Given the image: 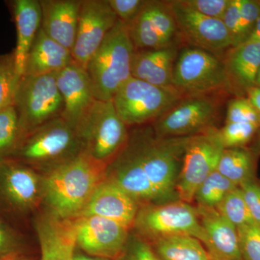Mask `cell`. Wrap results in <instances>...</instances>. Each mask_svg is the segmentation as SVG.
<instances>
[{
	"mask_svg": "<svg viewBox=\"0 0 260 260\" xmlns=\"http://www.w3.org/2000/svg\"><path fill=\"white\" fill-rule=\"evenodd\" d=\"M107 167V164L83 153L42 175L44 210L61 218L79 216L106 179Z\"/></svg>",
	"mask_w": 260,
	"mask_h": 260,
	"instance_id": "6da1fadb",
	"label": "cell"
},
{
	"mask_svg": "<svg viewBox=\"0 0 260 260\" xmlns=\"http://www.w3.org/2000/svg\"><path fill=\"white\" fill-rule=\"evenodd\" d=\"M190 137L158 138L153 127L140 128L129 134L126 146L139 162L162 203L179 200L176 188Z\"/></svg>",
	"mask_w": 260,
	"mask_h": 260,
	"instance_id": "7a4b0ae2",
	"label": "cell"
},
{
	"mask_svg": "<svg viewBox=\"0 0 260 260\" xmlns=\"http://www.w3.org/2000/svg\"><path fill=\"white\" fill-rule=\"evenodd\" d=\"M83 153L76 129L60 116L25 135L8 158L44 175Z\"/></svg>",
	"mask_w": 260,
	"mask_h": 260,
	"instance_id": "3957f363",
	"label": "cell"
},
{
	"mask_svg": "<svg viewBox=\"0 0 260 260\" xmlns=\"http://www.w3.org/2000/svg\"><path fill=\"white\" fill-rule=\"evenodd\" d=\"M135 51L126 24L118 20L87 64L96 100L112 101L118 90L132 78Z\"/></svg>",
	"mask_w": 260,
	"mask_h": 260,
	"instance_id": "277c9868",
	"label": "cell"
},
{
	"mask_svg": "<svg viewBox=\"0 0 260 260\" xmlns=\"http://www.w3.org/2000/svg\"><path fill=\"white\" fill-rule=\"evenodd\" d=\"M56 77V73H51L23 75L20 78L13 104L18 116L19 141L61 116L64 104Z\"/></svg>",
	"mask_w": 260,
	"mask_h": 260,
	"instance_id": "5b68a950",
	"label": "cell"
},
{
	"mask_svg": "<svg viewBox=\"0 0 260 260\" xmlns=\"http://www.w3.org/2000/svg\"><path fill=\"white\" fill-rule=\"evenodd\" d=\"M43 177L12 158L0 160V216L14 225L42 206Z\"/></svg>",
	"mask_w": 260,
	"mask_h": 260,
	"instance_id": "8992f818",
	"label": "cell"
},
{
	"mask_svg": "<svg viewBox=\"0 0 260 260\" xmlns=\"http://www.w3.org/2000/svg\"><path fill=\"white\" fill-rule=\"evenodd\" d=\"M84 153L109 164L126 144L127 126L116 112L112 101L95 100L77 127Z\"/></svg>",
	"mask_w": 260,
	"mask_h": 260,
	"instance_id": "52a82bcc",
	"label": "cell"
},
{
	"mask_svg": "<svg viewBox=\"0 0 260 260\" xmlns=\"http://www.w3.org/2000/svg\"><path fill=\"white\" fill-rule=\"evenodd\" d=\"M132 230L148 243L179 235L197 238L203 244L206 239L196 207L179 200L141 205Z\"/></svg>",
	"mask_w": 260,
	"mask_h": 260,
	"instance_id": "ba28073f",
	"label": "cell"
},
{
	"mask_svg": "<svg viewBox=\"0 0 260 260\" xmlns=\"http://www.w3.org/2000/svg\"><path fill=\"white\" fill-rule=\"evenodd\" d=\"M181 98L174 88L155 86L132 77L112 101L121 120L132 126L156 120L177 105Z\"/></svg>",
	"mask_w": 260,
	"mask_h": 260,
	"instance_id": "9c48e42d",
	"label": "cell"
},
{
	"mask_svg": "<svg viewBox=\"0 0 260 260\" xmlns=\"http://www.w3.org/2000/svg\"><path fill=\"white\" fill-rule=\"evenodd\" d=\"M172 85L181 95L191 96L232 89L223 61L198 48H186L177 56Z\"/></svg>",
	"mask_w": 260,
	"mask_h": 260,
	"instance_id": "30bf717a",
	"label": "cell"
},
{
	"mask_svg": "<svg viewBox=\"0 0 260 260\" xmlns=\"http://www.w3.org/2000/svg\"><path fill=\"white\" fill-rule=\"evenodd\" d=\"M223 149L218 129L214 126L190 137L184 150L176 188L179 200L190 204L194 201L200 184L216 170Z\"/></svg>",
	"mask_w": 260,
	"mask_h": 260,
	"instance_id": "8fae6325",
	"label": "cell"
},
{
	"mask_svg": "<svg viewBox=\"0 0 260 260\" xmlns=\"http://www.w3.org/2000/svg\"><path fill=\"white\" fill-rule=\"evenodd\" d=\"M217 112L213 99L204 95L190 96L155 120L153 129L158 138L192 136L213 127Z\"/></svg>",
	"mask_w": 260,
	"mask_h": 260,
	"instance_id": "7c38bea8",
	"label": "cell"
},
{
	"mask_svg": "<svg viewBox=\"0 0 260 260\" xmlns=\"http://www.w3.org/2000/svg\"><path fill=\"white\" fill-rule=\"evenodd\" d=\"M76 247L88 255L115 259L124 249L131 230L102 217L73 219Z\"/></svg>",
	"mask_w": 260,
	"mask_h": 260,
	"instance_id": "4fadbf2b",
	"label": "cell"
},
{
	"mask_svg": "<svg viewBox=\"0 0 260 260\" xmlns=\"http://www.w3.org/2000/svg\"><path fill=\"white\" fill-rule=\"evenodd\" d=\"M108 0H82L76 39L72 54L75 62L87 64L118 21Z\"/></svg>",
	"mask_w": 260,
	"mask_h": 260,
	"instance_id": "5bb4252c",
	"label": "cell"
},
{
	"mask_svg": "<svg viewBox=\"0 0 260 260\" xmlns=\"http://www.w3.org/2000/svg\"><path fill=\"white\" fill-rule=\"evenodd\" d=\"M126 26L135 50L173 45L179 32L168 1L148 0L139 15Z\"/></svg>",
	"mask_w": 260,
	"mask_h": 260,
	"instance_id": "9a60e30c",
	"label": "cell"
},
{
	"mask_svg": "<svg viewBox=\"0 0 260 260\" xmlns=\"http://www.w3.org/2000/svg\"><path fill=\"white\" fill-rule=\"evenodd\" d=\"M168 3L178 30L195 48L214 54L232 47L230 36L222 20L200 14L185 6L181 0Z\"/></svg>",
	"mask_w": 260,
	"mask_h": 260,
	"instance_id": "2e32d148",
	"label": "cell"
},
{
	"mask_svg": "<svg viewBox=\"0 0 260 260\" xmlns=\"http://www.w3.org/2000/svg\"><path fill=\"white\" fill-rule=\"evenodd\" d=\"M56 83L62 98V117L77 129L96 99L86 70L73 61L56 73Z\"/></svg>",
	"mask_w": 260,
	"mask_h": 260,
	"instance_id": "e0dca14e",
	"label": "cell"
},
{
	"mask_svg": "<svg viewBox=\"0 0 260 260\" xmlns=\"http://www.w3.org/2000/svg\"><path fill=\"white\" fill-rule=\"evenodd\" d=\"M140 208V203L135 198L116 183L106 178L98 186L78 217H102L132 230Z\"/></svg>",
	"mask_w": 260,
	"mask_h": 260,
	"instance_id": "ac0fdd59",
	"label": "cell"
},
{
	"mask_svg": "<svg viewBox=\"0 0 260 260\" xmlns=\"http://www.w3.org/2000/svg\"><path fill=\"white\" fill-rule=\"evenodd\" d=\"M106 178L131 195L140 206L162 203L139 162L126 145L107 164Z\"/></svg>",
	"mask_w": 260,
	"mask_h": 260,
	"instance_id": "d6986e66",
	"label": "cell"
},
{
	"mask_svg": "<svg viewBox=\"0 0 260 260\" xmlns=\"http://www.w3.org/2000/svg\"><path fill=\"white\" fill-rule=\"evenodd\" d=\"M40 260H73L76 243L73 219L59 218L46 210L35 219Z\"/></svg>",
	"mask_w": 260,
	"mask_h": 260,
	"instance_id": "ffe728a7",
	"label": "cell"
},
{
	"mask_svg": "<svg viewBox=\"0 0 260 260\" xmlns=\"http://www.w3.org/2000/svg\"><path fill=\"white\" fill-rule=\"evenodd\" d=\"M41 28L51 39L73 51L82 0H40Z\"/></svg>",
	"mask_w": 260,
	"mask_h": 260,
	"instance_id": "44dd1931",
	"label": "cell"
},
{
	"mask_svg": "<svg viewBox=\"0 0 260 260\" xmlns=\"http://www.w3.org/2000/svg\"><path fill=\"white\" fill-rule=\"evenodd\" d=\"M196 209L206 237L203 245L210 255L218 260H242L237 228L215 208Z\"/></svg>",
	"mask_w": 260,
	"mask_h": 260,
	"instance_id": "7402d4cb",
	"label": "cell"
},
{
	"mask_svg": "<svg viewBox=\"0 0 260 260\" xmlns=\"http://www.w3.org/2000/svg\"><path fill=\"white\" fill-rule=\"evenodd\" d=\"M174 44L156 49L135 50L132 77L162 88H172L173 73L177 59Z\"/></svg>",
	"mask_w": 260,
	"mask_h": 260,
	"instance_id": "603a6c76",
	"label": "cell"
},
{
	"mask_svg": "<svg viewBox=\"0 0 260 260\" xmlns=\"http://www.w3.org/2000/svg\"><path fill=\"white\" fill-rule=\"evenodd\" d=\"M10 5L17 32L15 67L23 77L27 56L42 25V8L39 0H15Z\"/></svg>",
	"mask_w": 260,
	"mask_h": 260,
	"instance_id": "cb8c5ba5",
	"label": "cell"
},
{
	"mask_svg": "<svg viewBox=\"0 0 260 260\" xmlns=\"http://www.w3.org/2000/svg\"><path fill=\"white\" fill-rule=\"evenodd\" d=\"M223 62L232 90L246 93L256 85L260 68V43L247 40L230 48Z\"/></svg>",
	"mask_w": 260,
	"mask_h": 260,
	"instance_id": "d4e9b609",
	"label": "cell"
},
{
	"mask_svg": "<svg viewBox=\"0 0 260 260\" xmlns=\"http://www.w3.org/2000/svg\"><path fill=\"white\" fill-rule=\"evenodd\" d=\"M73 61L71 51L53 40L40 28L27 56L23 75L57 73Z\"/></svg>",
	"mask_w": 260,
	"mask_h": 260,
	"instance_id": "484cf974",
	"label": "cell"
},
{
	"mask_svg": "<svg viewBox=\"0 0 260 260\" xmlns=\"http://www.w3.org/2000/svg\"><path fill=\"white\" fill-rule=\"evenodd\" d=\"M258 153L244 148L223 149L216 170L234 185L256 179Z\"/></svg>",
	"mask_w": 260,
	"mask_h": 260,
	"instance_id": "4316f807",
	"label": "cell"
},
{
	"mask_svg": "<svg viewBox=\"0 0 260 260\" xmlns=\"http://www.w3.org/2000/svg\"><path fill=\"white\" fill-rule=\"evenodd\" d=\"M149 244L160 260H210L211 257L201 241L191 236L160 238Z\"/></svg>",
	"mask_w": 260,
	"mask_h": 260,
	"instance_id": "83f0119b",
	"label": "cell"
},
{
	"mask_svg": "<svg viewBox=\"0 0 260 260\" xmlns=\"http://www.w3.org/2000/svg\"><path fill=\"white\" fill-rule=\"evenodd\" d=\"M235 187L237 186L215 170L198 188L194 201L198 205L197 207L215 208L225 195Z\"/></svg>",
	"mask_w": 260,
	"mask_h": 260,
	"instance_id": "f1b7e54d",
	"label": "cell"
},
{
	"mask_svg": "<svg viewBox=\"0 0 260 260\" xmlns=\"http://www.w3.org/2000/svg\"><path fill=\"white\" fill-rule=\"evenodd\" d=\"M215 209L237 228L254 222L239 186L229 191Z\"/></svg>",
	"mask_w": 260,
	"mask_h": 260,
	"instance_id": "f546056e",
	"label": "cell"
},
{
	"mask_svg": "<svg viewBox=\"0 0 260 260\" xmlns=\"http://www.w3.org/2000/svg\"><path fill=\"white\" fill-rule=\"evenodd\" d=\"M20 78L15 67L14 53L0 55V111L14 104Z\"/></svg>",
	"mask_w": 260,
	"mask_h": 260,
	"instance_id": "4dcf8cb0",
	"label": "cell"
},
{
	"mask_svg": "<svg viewBox=\"0 0 260 260\" xmlns=\"http://www.w3.org/2000/svg\"><path fill=\"white\" fill-rule=\"evenodd\" d=\"M20 140L18 116L14 106L0 111V160L10 158Z\"/></svg>",
	"mask_w": 260,
	"mask_h": 260,
	"instance_id": "1f68e13d",
	"label": "cell"
},
{
	"mask_svg": "<svg viewBox=\"0 0 260 260\" xmlns=\"http://www.w3.org/2000/svg\"><path fill=\"white\" fill-rule=\"evenodd\" d=\"M259 126L248 123H225L218 129L224 149L244 148L252 140Z\"/></svg>",
	"mask_w": 260,
	"mask_h": 260,
	"instance_id": "d6a6232c",
	"label": "cell"
},
{
	"mask_svg": "<svg viewBox=\"0 0 260 260\" xmlns=\"http://www.w3.org/2000/svg\"><path fill=\"white\" fill-rule=\"evenodd\" d=\"M25 253L26 244L23 234L0 216V260Z\"/></svg>",
	"mask_w": 260,
	"mask_h": 260,
	"instance_id": "836d02e7",
	"label": "cell"
},
{
	"mask_svg": "<svg viewBox=\"0 0 260 260\" xmlns=\"http://www.w3.org/2000/svg\"><path fill=\"white\" fill-rule=\"evenodd\" d=\"M237 231L242 260H260V224L253 222Z\"/></svg>",
	"mask_w": 260,
	"mask_h": 260,
	"instance_id": "e575fe53",
	"label": "cell"
},
{
	"mask_svg": "<svg viewBox=\"0 0 260 260\" xmlns=\"http://www.w3.org/2000/svg\"><path fill=\"white\" fill-rule=\"evenodd\" d=\"M225 123H248L260 127V114L247 98H237L228 104Z\"/></svg>",
	"mask_w": 260,
	"mask_h": 260,
	"instance_id": "d590c367",
	"label": "cell"
},
{
	"mask_svg": "<svg viewBox=\"0 0 260 260\" xmlns=\"http://www.w3.org/2000/svg\"><path fill=\"white\" fill-rule=\"evenodd\" d=\"M114 260L160 259L155 254L151 245L131 230L124 249Z\"/></svg>",
	"mask_w": 260,
	"mask_h": 260,
	"instance_id": "8d00e7d4",
	"label": "cell"
},
{
	"mask_svg": "<svg viewBox=\"0 0 260 260\" xmlns=\"http://www.w3.org/2000/svg\"><path fill=\"white\" fill-rule=\"evenodd\" d=\"M259 16L260 5L258 1L240 0L239 44L238 45L249 39Z\"/></svg>",
	"mask_w": 260,
	"mask_h": 260,
	"instance_id": "74e56055",
	"label": "cell"
},
{
	"mask_svg": "<svg viewBox=\"0 0 260 260\" xmlns=\"http://www.w3.org/2000/svg\"><path fill=\"white\" fill-rule=\"evenodd\" d=\"M181 2L200 14L221 20L230 0H181Z\"/></svg>",
	"mask_w": 260,
	"mask_h": 260,
	"instance_id": "f35d334b",
	"label": "cell"
},
{
	"mask_svg": "<svg viewBox=\"0 0 260 260\" xmlns=\"http://www.w3.org/2000/svg\"><path fill=\"white\" fill-rule=\"evenodd\" d=\"M147 1L148 0H108V3L118 19L127 24L139 15Z\"/></svg>",
	"mask_w": 260,
	"mask_h": 260,
	"instance_id": "ab89813d",
	"label": "cell"
},
{
	"mask_svg": "<svg viewBox=\"0 0 260 260\" xmlns=\"http://www.w3.org/2000/svg\"><path fill=\"white\" fill-rule=\"evenodd\" d=\"M253 220L260 224V181L254 179L239 186Z\"/></svg>",
	"mask_w": 260,
	"mask_h": 260,
	"instance_id": "60d3db41",
	"label": "cell"
},
{
	"mask_svg": "<svg viewBox=\"0 0 260 260\" xmlns=\"http://www.w3.org/2000/svg\"><path fill=\"white\" fill-rule=\"evenodd\" d=\"M239 16L240 0H230L221 20L230 36L232 47L239 44Z\"/></svg>",
	"mask_w": 260,
	"mask_h": 260,
	"instance_id": "b9f144b4",
	"label": "cell"
},
{
	"mask_svg": "<svg viewBox=\"0 0 260 260\" xmlns=\"http://www.w3.org/2000/svg\"><path fill=\"white\" fill-rule=\"evenodd\" d=\"M247 99L250 101L256 110L260 114V86H254L249 89L247 92Z\"/></svg>",
	"mask_w": 260,
	"mask_h": 260,
	"instance_id": "7bdbcfd3",
	"label": "cell"
},
{
	"mask_svg": "<svg viewBox=\"0 0 260 260\" xmlns=\"http://www.w3.org/2000/svg\"><path fill=\"white\" fill-rule=\"evenodd\" d=\"M73 260H110L104 259V258L97 257V256H93L85 254L83 251H80L76 247L73 255Z\"/></svg>",
	"mask_w": 260,
	"mask_h": 260,
	"instance_id": "ee69618b",
	"label": "cell"
},
{
	"mask_svg": "<svg viewBox=\"0 0 260 260\" xmlns=\"http://www.w3.org/2000/svg\"><path fill=\"white\" fill-rule=\"evenodd\" d=\"M248 40L255 41V42L260 43V16L258 18L254 30L251 32Z\"/></svg>",
	"mask_w": 260,
	"mask_h": 260,
	"instance_id": "f6af8a7d",
	"label": "cell"
},
{
	"mask_svg": "<svg viewBox=\"0 0 260 260\" xmlns=\"http://www.w3.org/2000/svg\"><path fill=\"white\" fill-rule=\"evenodd\" d=\"M3 260H34V259H32V258L30 257V256H29L28 255V254H26V253H25V254H18V255L11 256V257L7 258V259H3Z\"/></svg>",
	"mask_w": 260,
	"mask_h": 260,
	"instance_id": "bcb514c9",
	"label": "cell"
},
{
	"mask_svg": "<svg viewBox=\"0 0 260 260\" xmlns=\"http://www.w3.org/2000/svg\"><path fill=\"white\" fill-rule=\"evenodd\" d=\"M254 151L256 152V153H257L258 154L260 153V135L259 137V139L257 140V144H256V150H254Z\"/></svg>",
	"mask_w": 260,
	"mask_h": 260,
	"instance_id": "7dc6e473",
	"label": "cell"
},
{
	"mask_svg": "<svg viewBox=\"0 0 260 260\" xmlns=\"http://www.w3.org/2000/svg\"><path fill=\"white\" fill-rule=\"evenodd\" d=\"M255 86H260V68L259 73H258L257 77H256Z\"/></svg>",
	"mask_w": 260,
	"mask_h": 260,
	"instance_id": "c3c4849f",
	"label": "cell"
},
{
	"mask_svg": "<svg viewBox=\"0 0 260 260\" xmlns=\"http://www.w3.org/2000/svg\"><path fill=\"white\" fill-rule=\"evenodd\" d=\"M210 260H218V259H215V258H214V257H213V256H211V257H210Z\"/></svg>",
	"mask_w": 260,
	"mask_h": 260,
	"instance_id": "681fc988",
	"label": "cell"
},
{
	"mask_svg": "<svg viewBox=\"0 0 260 260\" xmlns=\"http://www.w3.org/2000/svg\"><path fill=\"white\" fill-rule=\"evenodd\" d=\"M258 3H259V4L260 5V0L259 1H258Z\"/></svg>",
	"mask_w": 260,
	"mask_h": 260,
	"instance_id": "f907efd6",
	"label": "cell"
}]
</instances>
